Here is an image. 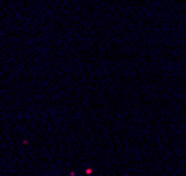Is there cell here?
Masks as SVG:
<instances>
[{"mask_svg":"<svg viewBox=\"0 0 186 176\" xmlns=\"http://www.w3.org/2000/svg\"><path fill=\"white\" fill-rule=\"evenodd\" d=\"M74 175H76V173H74V172H73V171L70 172V173H69V176H74Z\"/></svg>","mask_w":186,"mask_h":176,"instance_id":"7a4b0ae2","label":"cell"},{"mask_svg":"<svg viewBox=\"0 0 186 176\" xmlns=\"http://www.w3.org/2000/svg\"><path fill=\"white\" fill-rule=\"evenodd\" d=\"M125 176H129V175H125Z\"/></svg>","mask_w":186,"mask_h":176,"instance_id":"3957f363","label":"cell"},{"mask_svg":"<svg viewBox=\"0 0 186 176\" xmlns=\"http://www.w3.org/2000/svg\"><path fill=\"white\" fill-rule=\"evenodd\" d=\"M86 173H87V175H91V173H92V169H91V168H87V169H86Z\"/></svg>","mask_w":186,"mask_h":176,"instance_id":"6da1fadb","label":"cell"}]
</instances>
